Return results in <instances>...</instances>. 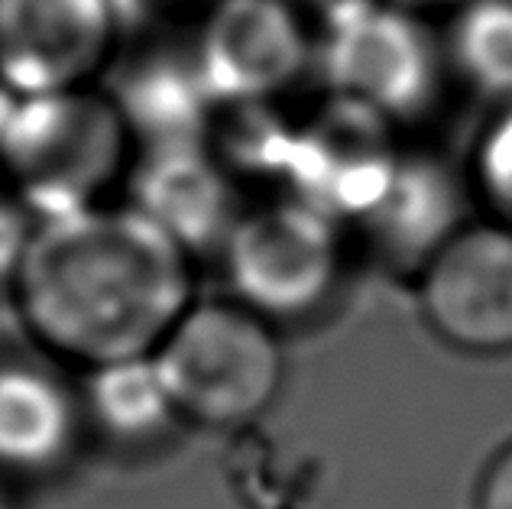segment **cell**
Returning <instances> with one entry per match:
<instances>
[{
    "label": "cell",
    "mask_w": 512,
    "mask_h": 509,
    "mask_svg": "<svg viewBox=\"0 0 512 509\" xmlns=\"http://www.w3.org/2000/svg\"><path fill=\"white\" fill-rule=\"evenodd\" d=\"M39 351L98 370L153 357L195 302V253L133 205L39 218L10 276Z\"/></svg>",
    "instance_id": "obj_1"
},
{
    "label": "cell",
    "mask_w": 512,
    "mask_h": 509,
    "mask_svg": "<svg viewBox=\"0 0 512 509\" xmlns=\"http://www.w3.org/2000/svg\"><path fill=\"white\" fill-rule=\"evenodd\" d=\"M133 150L107 91L13 95L0 88V192L36 221L104 205L133 166Z\"/></svg>",
    "instance_id": "obj_2"
},
{
    "label": "cell",
    "mask_w": 512,
    "mask_h": 509,
    "mask_svg": "<svg viewBox=\"0 0 512 509\" xmlns=\"http://www.w3.org/2000/svg\"><path fill=\"white\" fill-rule=\"evenodd\" d=\"M218 257L231 299L279 331L312 328L341 308L360 263L350 227L289 192L240 208Z\"/></svg>",
    "instance_id": "obj_3"
},
{
    "label": "cell",
    "mask_w": 512,
    "mask_h": 509,
    "mask_svg": "<svg viewBox=\"0 0 512 509\" xmlns=\"http://www.w3.org/2000/svg\"><path fill=\"white\" fill-rule=\"evenodd\" d=\"M312 17L321 91L367 107L409 137L457 88L435 20L386 0H321Z\"/></svg>",
    "instance_id": "obj_4"
},
{
    "label": "cell",
    "mask_w": 512,
    "mask_h": 509,
    "mask_svg": "<svg viewBox=\"0 0 512 509\" xmlns=\"http://www.w3.org/2000/svg\"><path fill=\"white\" fill-rule=\"evenodd\" d=\"M179 422L240 432L286 386L282 331L234 299H195L153 351Z\"/></svg>",
    "instance_id": "obj_5"
},
{
    "label": "cell",
    "mask_w": 512,
    "mask_h": 509,
    "mask_svg": "<svg viewBox=\"0 0 512 509\" xmlns=\"http://www.w3.org/2000/svg\"><path fill=\"white\" fill-rule=\"evenodd\" d=\"M188 46L221 111L286 104L315 75L312 4L218 0Z\"/></svg>",
    "instance_id": "obj_6"
},
{
    "label": "cell",
    "mask_w": 512,
    "mask_h": 509,
    "mask_svg": "<svg viewBox=\"0 0 512 509\" xmlns=\"http://www.w3.org/2000/svg\"><path fill=\"white\" fill-rule=\"evenodd\" d=\"M425 328L457 354H512V227L470 218L412 279Z\"/></svg>",
    "instance_id": "obj_7"
},
{
    "label": "cell",
    "mask_w": 512,
    "mask_h": 509,
    "mask_svg": "<svg viewBox=\"0 0 512 509\" xmlns=\"http://www.w3.org/2000/svg\"><path fill=\"white\" fill-rule=\"evenodd\" d=\"M120 23L117 0H0V88H91L114 62Z\"/></svg>",
    "instance_id": "obj_8"
},
{
    "label": "cell",
    "mask_w": 512,
    "mask_h": 509,
    "mask_svg": "<svg viewBox=\"0 0 512 509\" xmlns=\"http://www.w3.org/2000/svg\"><path fill=\"white\" fill-rule=\"evenodd\" d=\"M474 208L464 166H451L422 143H406L386 189L350 224L360 260L415 279L444 240L470 221Z\"/></svg>",
    "instance_id": "obj_9"
},
{
    "label": "cell",
    "mask_w": 512,
    "mask_h": 509,
    "mask_svg": "<svg viewBox=\"0 0 512 509\" xmlns=\"http://www.w3.org/2000/svg\"><path fill=\"white\" fill-rule=\"evenodd\" d=\"M240 179L218 146L182 143L140 150L133 163V208L153 218L188 253L218 250L237 221Z\"/></svg>",
    "instance_id": "obj_10"
},
{
    "label": "cell",
    "mask_w": 512,
    "mask_h": 509,
    "mask_svg": "<svg viewBox=\"0 0 512 509\" xmlns=\"http://www.w3.org/2000/svg\"><path fill=\"white\" fill-rule=\"evenodd\" d=\"M107 95L117 104L137 150L211 143L218 133L221 107L198 72L192 46L179 49L159 39L133 52L120 62Z\"/></svg>",
    "instance_id": "obj_11"
},
{
    "label": "cell",
    "mask_w": 512,
    "mask_h": 509,
    "mask_svg": "<svg viewBox=\"0 0 512 509\" xmlns=\"http://www.w3.org/2000/svg\"><path fill=\"white\" fill-rule=\"evenodd\" d=\"M85 409L56 373L36 364H0V467L43 474L78 445Z\"/></svg>",
    "instance_id": "obj_12"
},
{
    "label": "cell",
    "mask_w": 512,
    "mask_h": 509,
    "mask_svg": "<svg viewBox=\"0 0 512 509\" xmlns=\"http://www.w3.org/2000/svg\"><path fill=\"white\" fill-rule=\"evenodd\" d=\"M454 85L487 107L512 104V0H470L441 23Z\"/></svg>",
    "instance_id": "obj_13"
},
{
    "label": "cell",
    "mask_w": 512,
    "mask_h": 509,
    "mask_svg": "<svg viewBox=\"0 0 512 509\" xmlns=\"http://www.w3.org/2000/svg\"><path fill=\"white\" fill-rule=\"evenodd\" d=\"M82 409L85 419L98 425L107 438L127 441V445L153 441L179 422L153 357L88 370Z\"/></svg>",
    "instance_id": "obj_14"
},
{
    "label": "cell",
    "mask_w": 512,
    "mask_h": 509,
    "mask_svg": "<svg viewBox=\"0 0 512 509\" xmlns=\"http://www.w3.org/2000/svg\"><path fill=\"white\" fill-rule=\"evenodd\" d=\"M461 166L477 214L512 227V104L490 107Z\"/></svg>",
    "instance_id": "obj_15"
},
{
    "label": "cell",
    "mask_w": 512,
    "mask_h": 509,
    "mask_svg": "<svg viewBox=\"0 0 512 509\" xmlns=\"http://www.w3.org/2000/svg\"><path fill=\"white\" fill-rule=\"evenodd\" d=\"M218 0H117L120 20H137L156 33H192Z\"/></svg>",
    "instance_id": "obj_16"
},
{
    "label": "cell",
    "mask_w": 512,
    "mask_h": 509,
    "mask_svg": "<svg viewBox=\"0 0 512 509\" xmlns=\"http://www.w3.org/2000/svg\"><path fill=\"white\" fill-rule=\"evenodd\" d=\"M36 218L26 208H20L13 198L0 192V276L10 283L13 270H17V260L30 240Z\"/></svg>",
    "instance_id": "obj_17"
},
{
    "label": "cell",
    "mask_w": 512,
    "mask_h": 509,
    "mask_svg": "<svg viewBox=\"0 0 512 509\" xmlns=\"http://www.w3.org/2000/svg\"><path fill=\"white\" fill-rule=\"evenodd\" d=\"M477 509H512V445L496 451L477 487Z\"/></svg>",
    "instance_id": "obj_18"
},
{
    "label": "cell",
    "mask_w": 512,
    "mask_h": 509,
    "mask_svg": "<svg viewBox=\"0 0 512 509\" xmlns=\"http://www.w3.org/2000/svg\"><path fill=\"white\" fill-rule=\"evenodd\" d=\"M386 4L409 10V13H415V17H425V20L444 23L448 17H454V13L461 10L464 4H470V0H386Z\"/></svg>",
    "instance_id": "obj_19"
},
{
    "label": "cell",
    "mask_w": 512,
    "mask_h": 509,
    "mask_svg": "<svg viewBox=\"0 0 512 509\" xmlns=\"http://www.w3.org/2000/svg\"><path fill=\"white\" fill-rule=\"evenodd\" d=\"M0 509H7V506H4V497H0Z\"/></svg>",
    "instance_id": "obj_20"
}]
</instances>
